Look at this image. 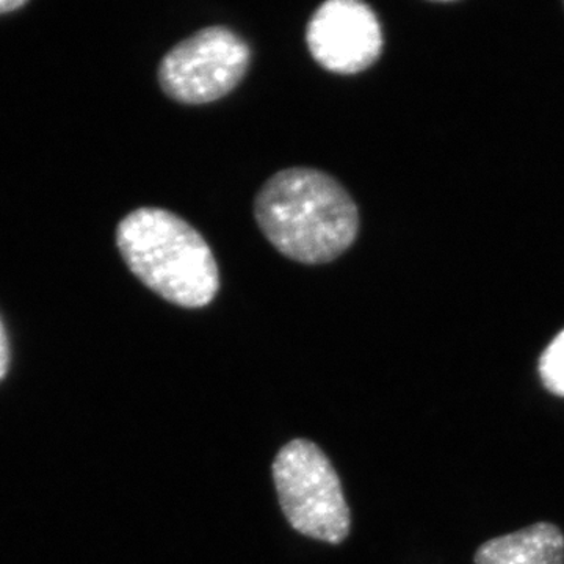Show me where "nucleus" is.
<instances>
[{"instance_id":"2","label":"nucleus","mask_w":564,"mask_h":564,"mask_svg":"<svg viewBox=\"0 0 564 564\" xmlns=\"http://www.w3.org/2000/svg\"><path fill=\"white\" fill-rule=\"evenodd\" d=\"M117 247L141 284L165 302L199 310L220 291V272L209 243L173 212L141 207L117 228Z\"/></svg>"},{"instance_id":"1","label":"nucleus","mask_w":564,"mask_h":564,"mask_svg":"<svg viewBox=\"0 0 564 564\" xmlns=\"http://www.w3.org/2000/svg\"><path fill=\"white\" fill-rule=\"evenodd\" d=\"M254 218L276 251L304 265L336 261L359 232L350 193L332 174L306 166L273 174L256 195Z\"/></svg>"},{"instance_id":"6","label":"nucleus","mask_w":564,"mask_h":564,"mask_svg":"<svg viewBox=\"0 0 564 564\" xmlns=\"http://www.w3.org/2000/svg\"><path fill=\"white\" fill-rule=\"evenodd\" d=\"M475 564H564V534L558 527L538 522L518 532L486 541Z\"/></svg>"},{"instance_id":"8","label":"nucleus","mask_w":564,"mask_h":564,"mask_svg":"<svg viewBox=\"0 0 564 564\" xmlns=\"http://www.w3.org/2000/svg\"><path fill=\"white\" fill-rule=\"evenodd\" d=\"M10 364V345L3 323L0 321V380L7 375Z\"/></svg>"},{"instance_id":"7","label":"nucleus","mask_w":564,"mask_h":564,"mask_svg":"<svg viewBox=\"0 0 564 564\" xmlns=\"http://www.w3.org/2000/svg\"><path fill=\"white\" fill-rule=\"evenodd\" d=\"M540 375L549 392L564 397V329L541 356Z\"/></svg>"},{"instance_id":"5","label":"nucleus","mask_w":564,"mask_h":564,"mask_svg":"<svg viewBox=\"0 0 564 564\" xmlns=\"http://www.w3.org/2000/svg\"><path fill=\"white\" fill-rule=\"evenodd\" d=\"M306 44L322 68L352 76L378 62L384 40L380 21L367 3L328 0L307 22Z\"/></svg>"},{"instance_id":"3","label":"nucleus","mask_w":564,"mask_h":564,"mask_svg":"<svg viewBox=\"0 0 564 564\" xmlns=\"http://www.w3.org/2000/svg\"><path fill=\"white\" fill-rule=\"evenodd\" d=\"M273 480L282 513L296 532L328 544L348 536L350 510L343 485L317 444H285L274 458Z\"/></svg>"},{"instance_id":"4","label":"nucleus","mask_w":564,"mask_h":564,"mask_svg":"<svg viewBox=\"0 0 564 564\" xmlns=\"http://www.w3.org/2000/svg\"><path fill=\"white\" fill-rule=\"evenodd\" d=\"M251 50L223 25L202 29L173 47L159 65V84L173 101L203 106L225 98L250 69Z\"/></svg>"},{"instance_id":"9","label":"nucleus","mask_w":564,"mask_h":564,"mask_svg":"<svg viewBox=\"0 0 564 564\" xmlns=\"http://www.w3.org/2000/svg\"><path fill=\"white\" fill-rule=\"evenodd\" d=\"M24 0H0V14L10 13L25 6Z\"/></svg>"}]
</instances>
